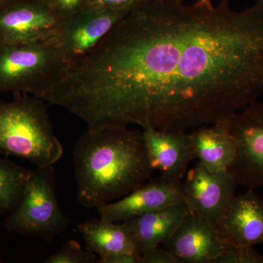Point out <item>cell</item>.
Instances as JSON below:
<instances>
[{
  "label": "cell",
  "instance_id": "cell-1",
  "mask_svg": "<svg viewBox=\"0 0 263 263\" xmlns=\"http://www.w3.org/2000/svg\"><path fill=\"white\" fill-rule=\"evenodd\" d=\"M87 127L184 131L221 122L263 96V0H150L46 86Z\"/></svg>",
  "mask_w": 263,
  "mask_h": 263
},
{
  "label": "cell",
  "instance_id": "cell-2",
  "mask_svg": "<svg viewBox=\"0 0 263 263\" xmlns=\"http://www.w3.org/2000/svg\"><path fill=\"white\" fill-rule=\"evenodd\" d=\"M78 201L96 209L146 183L155 172L143 129L124 126L87 127L73 148Z\"/></svg>",
  "mask_w": 263,
  "mask_h": 263
},
{
  "label": "cell",
  "instance_id": "cell-3",
  "mask_svg": "<svg viewBox=\"0 0 263 263\" xmlns=\"http://www.w3.org/2000/svg\"><path fill=\"white\" fill-rule=\"evenodd\" d=\"M0 100V155L28 160L37 167L53 165L64 148L59 141L44 101L15 93Z\"/></svg>",
  "mask_w": 263,
  "mask_h": 263
},
{
  "label": "cell",
  "instance_id": "cell-4",
  "mask_svg": "<svg viewBox=\"0 0 263 263\" xmlns=\"http://www.w3.org/2000/svg\"><path fill=\"white\" fill-rule=\"evenodd\" d=\"M4 224L10 231L47 241L67 231L70 219L59 204L53 165L31 171L22 200Z\"/></svg>",
  "mask_w": 263,
  "mask_h": 263
},
{
  "label": "cell",
  "instance_id": "cell-5",
  "mask_svg": "<svg viewBox=\"0 0 263 263\" xmlns=\"http://www.w3.org/2000/svg\"><path fill=\"white\" fill-rule=\"evenodd\" d=\"M63 65L56 49L47 41L0 43V92L34 95Z\"/></svg>",
  "mask_w": 263,
  "mask_h": 263
},
{
  "label": "cell",
  "instance_id": "cell-6",
  "mask_svg": "<svg viewBox=\"0 0 263 263\" xmlns=\"http://www.w3.org/2000/svg\"><path fill=\"white\" fill-rule=\"evenodd\" d=\"M216 124L235 142L228 171L237 184L254 190L263 186V103L255 102Z\"/></svg>",
  "mask_w": 263,
  "mask_h": 263
},
{
  "label": "cell",
  "instance_id": "cell-7",
  "mask_svg": "<svg viewBox=\"0 0 263 263\" xmlns=\"http://www.w3.org/2000/svg\"><path fill=\"white\" fill-rule=\"evenodd\" d=\"M129 12L87 5L64 19L59 29L46 41L56 49L64 65L70 63L92 51Z\"/></svg>",
  "mask_w": 263,
  "mask_h": 263
},
{
  "label": "cell",
  "instance_id": "cell-8",
  "mask_svg": "<svg viewBox=\"0 0 263 263\" xmlns=\"http://www.w3.org/2000/svg\"><path fill=\"white\" fill-rule=\"evenodd\" d=\"M64 19L39 0H3L0 3V43L46 41Z\"/></svg>",
  "mask_w": 263,
  "mask_h": 263
},
{
  "label": "cell",
  "instance_id": "cell-9",
  "mask_svg": "<svg viewBox=\"0 0 263 263\" xmlns=\"http://www.w3.org/2000/svg\"><path fill=\"white\" fill-rule=\"evenodd\" d=\"M237 184L229 171L210 172L200 162L186 173L184 203L189 212L216 224L235 195Z\"/></svg>",
  "mask_w": 263,
  "mask_h": 263
},
{
  "label": "cell",
  "instance_id": "cell-10",
  "mask_svg": "<svg viewBox=\"0 0 263 263\" xmlns=\"http://www.w3.org/2000/svg\"><path fill=\"white\" fill-rule=\"evenodd\" d=\"M181 202H184L182 181L161 175L146 181L122 198L97 210L100 219L118 222Z\"/></svg>",
  "mask_w": 263,
  "mask_h": 263
},
{
  "label": "cell",
  "instance_id": "cell-11",
  "mask_svg": "<svg viewBox=\"0 0 263 263\" xmlns=\"http://www.w3.org/2000/svg\"><path fill=\"white\" fill-rule=\"evenodd\" d=\"M163 247L181 262L214 263L226 245L215 224L199 214L189 212Z\"/></svg>",
  "mask_w": 263,
  "mask_h": 263
},
{
  "label": "cell",
  "instance_id": "cell-12",
  "mask_svg": "<svg viewBox=\"0 0 263 263\" xmlns=\"http://www.w3.org/2000/svg\"><path fill=\"white\" fill-rule=\"evenodd\" d=\"M226 246L263 243V200L254 190L233 197L216 223Z\"/></svg>",
  "mask_w": 263,
  "mask_h": 263
},
{
  "label": "cell",
  "instance_id": "cell-13",
  "mask_svg": "<svg viewBox=\"0 0 263 263\" xmlns=\"http://www.w3.org/2000/svg\"><path fill=\"white\" fill-rule=\"evenodd\" d=\"M142 129L153 169L164 177L181 181L190 163L196 159L189 133L152 127Z\"/></svg>",
  "mask_w": 263,
  "mask_h": 263
},
{
  "label": "cell",
  "instance_id": "cell-14",
  "mask_svg": "<svg viewBox=\"0 0 263 263\" xmlns=\"http://www.w3.org/2000/svg\"><path fill=\"white\" fill-rule=\"evenodd\" d=\"M86 249L98 256L99 263L123 253L140 254V248L125 223L104 219H89L77 226ZM141 255V254H140Z\"/></svg>",
  "mask_w": 263,
  "mask_h": 263
},
{
  "label": "cell",
  "instance_id": "cell-15",
  "mask_svg": "<svg viewBox=\"0 0 263 263\" xmlns=\"http://www.w3.org/2000/svg\"><path fill=\"white\" fill-rule=\"evenodd\" d=\"M184 202L175 204L136 216L123 222L127 224L141 249L164 245L187 215Z\"/></svg>",
  "mask_w": 263,
  "mask_h": 263
},
{
  "label": "cell",
  "instance_id": "cell-16",
  "mask_svg": "<svg viewBox=\"0 0 263 263\" xmlns=\"http://www.w3.org/2000/svg\"><path fill=\"white\" fill-rule=\"evenodd\" d=\"M195 158L210 172L228 171L235 155L233 138L219 124L195 128L189 133Z\"/></svg>",
  "mask_w": 263,
  "mask_h": 263
},
{
  "label": "cell",
  "instance_id": "cell-17",
  "mask_svg": "<svg viewBox=\"0 0 263 263\" xmlns=\"http://www.w3.org/2000/svg\"><path fill=\"white\" fill-rule=\"evenodd\" d=\"M31 171L0 158V215H8L18 205Z\"/></svg>",
  "mask_w": 263,
  "mask_h": 263
},
{
  "label": "cell",
  "instance_id": "cell-18",
  "mask_svg": "<svg viewBox=\"0 0 263 263\" xmlns=\"http://www.w3.org/2000/svg\"><path fill=\"white\" fill-rule=\"evenodd\" d=\"M97 254L86 249L84 250L75 240H69L59 252L43 261V263H97Z\"/></svg>",
  "mask_w": 263,
  "mask_h": 263
},
{
  "label": "cell",
  "instance_id": "cell-19",
  "mask_svg": "<svg viewBox=\"0 0 263 263\" xmlns=\"http://www.w3.org/2000/svg\"><path fill=\"white\" fill-rule=\"evenodd\" d=\"M214 263H263V254L253 247L226 246Z\"/></svg>",
  "mask_w": 263,
  "mask_h": 263
},
{
  "label": "cell",
  "instance_id": "cell-20",
  "mask_svg": "<svg viewBox=\"0 0 263 263\" xmlns=\"http://www.w3.org/2000/svg\"><path fill=\"white\" fill-rule=\"evenodd\" d=\"M157 247L141 249L142 263H181V261L167 249Z\"/></svg>",
  "mask_w": 263,
  "mask_h": 263
},
{
  "label": "cell",
  "instance_id": "cell-21",
  "mask_svg": "<svg viewBox=\"0 0 263 263\" xmlns=\"http://www.w3.org/2000/svg\"><path fill=\"white\" fill-rule=\"evenodd\" d=\"M89 0H47L46 4L63 18H68L84 9Z\"/></svg>",
  "mask_w": 263,
  "mask_h": 263
},
{
  "label": "cell",
  "instance_id": "cell-22",
  "mask_svg": "<svg viewBox=\"0 0 263 263\" xmlns=\"http://www.w3.org/2000/svg\"><path fill=\"white\" fill-rule=\"evenodd\" d=\"M150 0H89V6L107 10H131L146 4Z\"/></svg>",
  "mask_w": 263,
  "mask_h": 263
},
{
  "label": "cell",
  "instance_id": "cell-23",
  "mask_svg": "<svg viewBox=\"0 0 263 263\" xmlns=\"http://www.w3.org/2000/svg\"><path fill=\"white\" fill-rule=\"evenodd\" d=\"M100 263H142V260L139 254L123 253L104 259Z\"/></svg>",
  "mask_w": 263,
  "mask_h": 263
},
{
  "label": "cell",
  "instance_id": "cell-24",
  "mask_svg": "<svg viewBox=\"0 0 263 263\" xmlns=\"http://www.w3.org/2000/svg\"><path fill=\"white\" fill-rule=\"evenodd\" d=\"M3 262V257H2L1 253H0V263Z\"/></svg>",
  "mask_w": 263,
  "mask_h": 263
},
{
  "label": "cell",
  "instance_id": "cell-25",
  "mask_svg": "<svg viewBox=\"0 0 263 263\" xmlns=\"http://www.w3.org/2000/svg\"><path fill=\"white\" fill-rule=\"evenodd\" d=\"M39 1L43 2V3H46L47 0H39Z\"/></svg>",
  "mask_w": 263,
  "mask_h": 263
},
{
  "label": "cell",
  "instance_id": "cell-26",
  "mask_svg": "<svg viewBox=\"0 0 263 263\" xmlns=\"http://www.w3.org/2000/svg\"><path fill=\"white\" fill-rule=\"evenodd\" d=\"M2 1H3V0H0V3H2Z\"/></svg>",
  "mask_w": 263,
  "mask_h": 263
}]
</instances>
